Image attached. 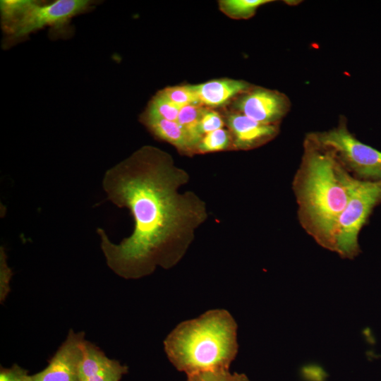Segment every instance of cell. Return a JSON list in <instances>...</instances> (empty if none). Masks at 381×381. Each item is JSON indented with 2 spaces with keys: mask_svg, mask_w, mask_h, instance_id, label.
<instances>
[{
  "mask_svg": "<svg viewBox=\"0 0 381 381\" xmlns=\"http://www.w3.org/2000/svg\"><path fill=\"white\" fill-rule=\"evenodd\" d=\"M188 180L169 154L150 145L105 172L102 186L107 198L128 208L134 223L132 234L119 243L97 229L107 265L116 274L140 279L157 267L169 269L183 257L208 217L205 202L195 193H179Z\"/></svg>",
  "mask_w": 381,
  "mask_h": 381,
  "instance_id": "1",
  "label": "cell"
},
{
  "mask_svg": "<svg viewBox=\"0 0 381 381\" xmlns=\"http://www.w3.org/2000/svg\"><path fill=\"white\" fill-rule=\"evenodd\" d=\"M350 177L330 149L306 135L292 183L298 218L315 242L332 252L337 223L349 197Z\"/></svg>",
  "mask_w": 381,
  "mask_h": 381,
  "instance_id": "2",
  "label": "cell"
},
{
  "mask_svg": "<svg viewBox=\"0 0 381 381\" xmlns=\"http://www.w3.org/2000/svg\"><path fill=\"white\" fill-rule=\"evenodd\" d=\"M237 327L227 310H210L179 324L164 341L165 353L176 369L187 376L229 370L238 349Z\"/></svg>",
  "mask_w": 381,
  "mask_h": 381,
  "instance_id": "3",
  "label": "cell"
},
{
  "mask_svg": "<svg viewBox=\"0 0 381 381\" xmlns=\"http://www.w3.org/2000/svg\"><path fill=\"white\" fill-rule=\"evenodd\" d=\"M380 204L381 181L360 180L351 175L349 197L337 223L333 252L343 259H353L361 253L359 233Z\"/></svg>",
  "mask_w": 381,
  "mask_h": 381,
  "instance_id": "4",
  "label": "cell"
},
{
  "mask_svg": "<svg viewBox=\"0 0 381 381\" xmlns=\"http://www.w3.org/2000/svg\"><path fill=\"white\" fill-rule=\"evenodd\" d=\"M346 121L344 116H341L335 127L308 134L319 144L330 149L353 177L381 181V152L357 139L349 130Z\"/></svg>",
  "mask_w": 381,
  "mask_h": 381,
  "instance_id": "5",
  "label": "cell"
},
{
  "mask_svg": "<svg viewBox=\"0 0 381 381\" xmlns=\"http://www.w3.org/2000/svg\"><path fill=\"white\" fill-rule=\"evenodd\" d=\"M92 4L88 0H57L49 4L40 1L31 6L13 25L4 30L8 43L19 40L44 27L61 28Z\"/></svg>",
  "mask_w": 381,
  "mask_h": 381,
  "instance_id": "6",
  "label": "cell"
},
{
  "mask_svg": "<svg viewBox=\"0 0 381 381\" xmlns=\"http://www.w3.org/2000/svg\"><path fill=\"white\" fill-rule=\"evenodd\" d=\"M235 111L265 124L279 125L291 109L289 97L276 90L251 86L234 102Z\"/></svg>",
  "mask_w": 381,
  "mask_h": 381,
  "instance_id": "7",
  "label": "cell"
},
{
  "mask_svg": "<svg viewBox=\"0 0 381 381\" xmlns=\"http://www.w3.org/2000/svg\"><path fill=\"white\" fill-rule=\"evenodd\" d=\"M85 340L84 332L71 329L47 366L30 375V381H80L78 369Z\"/></svg>",
  "mask_w": 381,
  "mask_h": 381,
  "instance_id": "8",
  "label": "cell"
},
{
  "mask_svg": "<svg viewBox=\"0 0 381 381\" xmlns=\"http://www.w3.org/2000/svg\"><path fill=\"white\" fill-rule=\"evenodd\" d=\"M232 137V149L249 150L266 144L279 133V125L265 124L237 111L224 119Z\"/></svg>",
  "mask_w": 381,
  "mask_h": 381,
  "instance_id": "9",
  "label": "cell"
},
{
  "mask_svg": "<svg viewBox=\"0 0 381 381\" xmlns=\"http://www.w3.org/2000/svg\"><path fill=\"white\" fill-rule=\"evenodd\" d=\"M140 121L155 138L170 143L185 153L196 152L198 143L176 121L151 116L144 113L140 116Z\"/></svg>",
  "mask_w": 381,
  "mask_h": 381,
  "instance_id": "10",
  "label": "cell"
},
{
  "mask_svg": "<svg viewBox=\"0 0 381 381\" xmlns=\"http://www.w3.org/2000/svg\"><path fill=\"white\" fill-rule=\"evenodd\" d=\"M251 86L246 81L229 78L212 80L193 85L200 103L210 107H218L225 104Z\"/></svg>",
  "mask_w": 381,
  "mask_h": 381,
  "instance_id": "11",
  "label": "cell"
},
{
  "mask_svg": "<svg viewBox=\"0 0 381 381\" xmlns=\"http://www.w3.org/2000/svg\"><path fill=\"white\" fill-rule=\"evenodd\" d=\"M113 361L97 346L85 340L78 369L80 380L95 375L110 365Z\"/></svg>",
  "mask_w": 381,
  "mask_h": 381,
  "instance_id": "12",
  "label": "cell"
},
{
  "mask_svg": "<svg viewBox=\"0 0 381 381\" xmlns=\"http://www.w3.org/2000/svg\"><path fill=\"white\" fill-rule=\"evenodd\" d=\"M270 0H222L219 1L220 10L226 16L234 19H248L258 8Z\"/></svg>",
  "mask_w": 381,
  "mask_h": 381,
  "instance_id": "13",
  "label": "cell"
},
{
  "mask_svg": "<svg viewBox=\"0 0 381 381\" xmlns=\"http://www.w3.org/2000/svg\"><path fill=\"white\" fill-rule=\"evenodd\" d=\"M206 108L200 104L181 107L176 122L186 130L198 143L202 138L198 131L199 123Z\"/></svg>",
  "mask_w": 381,
  "mask_h": 381,
  "instance_id": "14",
  "label": "cell"
},
{
  "mask_svg": "<svg viewBox=\"0 0 381 381\" xmlns=\"http://www.w3.org/2000/svg\"><path fill=\"white\" fill-rule=\"evenodd\" d=\"M232 148V137L229 130L224 128L204 135L196 148V152L208 153Z\"/></svg>",
  "mask_w": 381,
  "mask_h": 381,
  "instance_id": "15",
  "label": "cell"
},
{
  "mask_svg": "<svg viewBox=\"0 0 381 381\" xmlns=\"http://www.w3.org/2000/svg\"><path fill=\"white\" fill-rule=\"evenodd\" d=\"M37 1L1 0L0 11L3 30L17 22Z\"/></svg>",
  "mask_w": 381,
  "mask_h": 381,
  "instance_id": "16",
  "label": "cell"
},
{
  "mask_svg": "<svg viewBox=\"0 0 381 381\" xmlns=\"http://www.w3.org/2000/svg\"><path fill=\"white\" fill-rule=\"evenodd\" d=\"M181 107L171 102L159 91L150 101L144 114L171 121H176Z\"/></svg>",
  "mask_w": 381,
  "mask_h": 381,
  "instance_id": "17",
  "label": "cell"
},
{
  "mask_svg": "<svg viewBox=\"0 0 381 381\" xmlns=\"http://www.w3.org/2000/svg\"><path fill=\"white\" fill-rule=\"evenodd\" d=\"M159 92L180 107L188 104H200L193 85L167 87Z\"/></svg>",
  "mask_w": 381,
  "mask_h": 381,
  "instance_id": "18",
  "label": "cell"
},
{
  "mask_svg": "<svg viewBox=\"0 0 381 381\" xmlns=\"http://www.w3.org/2000/svg\"><path fill=\"white\" fill-rule=\"evenodd\" d=\"M186 381H250V380L244 373H231L229 370H217L188 375Z\"/></svg>",
  "mask_w": 381,
  "mask_h": 381,
  "instance_id": "19",
  "label": "cell"
},
{
  "mask_svg": "<svg viewBox=\"0 0 381 381\" xmlns=\"http://www.w3.org/2000/svg\"><path fill=\"white\" fill-rule=\"evenodd\" d=\"M127 373V366L114 360L110 365L83 381H120L123 375Z\"/></svg>",
  "mask_w": 381,
  "mask_h": 381,
  "instance_id": "20",
  "label": "cell"
},
{
  "mask_svg": "<svg viewBox=\"0 0 381 381\" xmlns=\"http://www.w3.org/2000/svg\"><path fill=\"white\" fill-rule=\"evenodd\" d=\"M225 125L224 119L217 111L205 109L200 119L198 131L201 136L222 128Z\"/></svg>",
  "mask_w": 381,
  "mask_h": 381,
  "instance_id": "21",
  "label": "cell"
},
{
  "mask_svg": "<svg viewBox=\"0 0 381 381\" xmlns=\"http://www.w3.org/2000/svg\"><path fill=\"white\" fill-rule=\"evenodd\" d=\"M0 298L1 301H4L9 292V282L12 275L11 270L7 265L6 255L2 247L0 253Z\"/></svg>",
  "mask_w": 381,
  "mask_h": 381,
  "instance_id": "22",
  "label": "cell"
},
{
  "mask_svg": "<svg viewBox=\"0 0 381 381\" xmlns=\"http://www.w3.org/2000/svg\"><path fill=\"white\" fill-rule=\"evenodd\" d=\"M0 381H30L28 372L15 364L9 368H1Z\"/></svg>",
  "mask_w": 381,
  "mask_h": 381,
  "instance_id": "23",
  "label": "cell"
}]
</instances>
